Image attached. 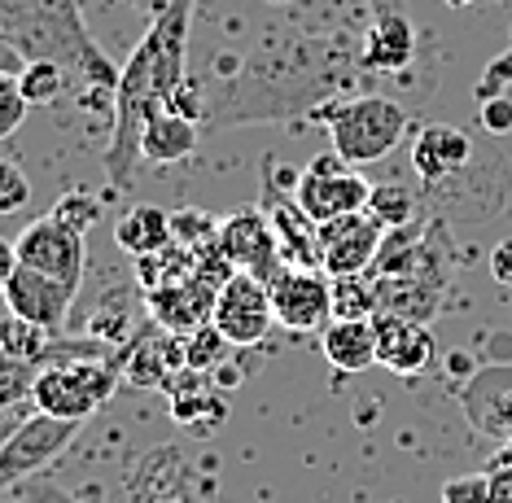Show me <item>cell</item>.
I'll return each instance as SVG.
<instances>
[{"label":"cell","instance_id":"cell-1","mask_svg":"<svg viewBox=\"0 0 512 503\" xmlns=\"http://www.w3.org/2000/svg\"><path fill=\"white\" fill-rule=\"evenodd\" d=\"M364 70V35L333 31L329 40L307 31H272L237 70V84L206 110L202 123H263L311 114L324 101L346 97L351 79Z\"/></svg>","mask_w":512,"mask_h":503},{"label":"cell","instance_id":"cell-2","mask_svg":"<svg viewBox=\"0 0 512 503\" xmlns=\"http://www.w3.org/2000/svg\"><path fill=\"white\" fill-rule=\"evenodd\" d=\"M197 0H167L154 14L141 44L132 49L127 66L119 70L114 88V132L101 154V167L110 175V189L127 193L136 184V158H141L145 119L162 105H176L184 88V62H189V27Z\"/></svg>","mask_w":512,"mask_h":503},{"label":"cell","instance_id":"cell-3","mask_svg":"<svg viewBox=\"0 0 512 503\" xmlns=\"http://www.w3.org/2000/svg\"><path fill=\"white\" fill-rule=\"evenodd\" d=\"M311 119L329 127V149L351 167H368L394 154V145L407 136V110L394 97L381 92H359V97H333L320 110H311Z\"/></svg>","mask_w":512,"mask_h":503},{"label":"cell","instance_id":"cell-4","mask_svg":"<svg viewBox=\"0 0 512 503\" xmlns=\"http://www.w3.org/2000/svg\"><path fill=\"white\" fill-rule=\"evenodd\" d=\"M119 381H123V346L110 350V355H101V359H75V364L40 368L31 403H36V412H44V416L84 425L101 403H110V394L119 390Z\"/></svg>","mask_w":512,"mask_h":503},{"label":"cell","instance_id":"cell-5","mask_svg":"<svg viewBox=\"0 0 512 503\" xmlns=\"http://www.w3.org/2000/svg\"><path fill=\"white\" fill-rule=\"evenodd\" d=\"M298 206L307 210L316 224H329V219H342V215H355V210H368V197H372V184L359 175V167L342 162L329 149V154L311 158L307 167L298 171Z\"/></svg>","mask_w":512,"mask_h":503},{"label":"cell","instance_id":"cell-6","mask_svg":"<svg viewBox=\"0 0 512 503\" xmlns=\"http://www.w3.org/2000/svg\"><path fill=\"white\" fill-rule=\"evenodd\" d=\"M18 263L22 267H36L57 285L75 289L84 285V272H88V241L84 232H75L71 224H62L57 215H40L31 219L27 228L18 232Z\"/></svg>","mask_w":512,"mask_h":503},{"label":"cell","instance_id":"cell-7","mask_svg":"<svg viewBox=\"0 0 512 503\" xmlns=\"http://www.w3.org/2000/svg\"><path fill=\"white\" fill-rule=\"evenodd\" d=\"M79 429L84 425H75V420L31 412L14 434L5 438V447H0V490L18 486L22 477H36V473L49 469L53 460H62V455L75 447Z\"/></svg>","mask_w":512,"mask_h":503},{"label":"cell","instance_id":"cell-8","mask_svg":"<svg viewBox=\"0 0 512 503\" xmlns=\"http://www.w3.org/2000/svg\"><path fill=\"white\" fill-rule=\"evenodd\" d=\"M276 324L289 333H324L333 324V276L324 267H281L267 280Z\"/></svg>","mask_w":512,"mask_h":503},{"label":"cell","instance_id":"cell-9","mask_svg":"<svg viewBox=\"0 0 512 503\" xmlns=\"http://www.w3.org/2000/svg\"><path fill=\"white\" fill-rule=\"evenodd\" d=\"M215 329L228 337L237 350H254L267 342L272 333V294H267V280L250 276V272H232L215 294V311H211Z\"/></svg>","mask_w":512,"mask_h":503},{"label":"cell","instance_id":"cell-10","mask_svg":"<svg viewBox=\"0 0 512 503\" xmlns=\"http://www.w3.org/2000/svg\"><path fill=\"white\" fill-rule=\"evenodd\" d=\"M456 403L473 434L512 442V364H482L456 385Z\"/></svg>","mask_w":512,"mask_h":503},{"label":"cell","instance_id":"cell-11","mask_svg":"<svg viewBox=\"0 0 512 503\" xmlns=\"http://www.w3.org/2000/svg\"><path fill=\"white\" fill-rule=\"evenodd\" d=\"M390 228H381L368 210H355V215L329 219L320 224V267L329 276H359L372 272L377 263V250L386 241Z\"/></svg>","mask_w":512,"mask_h":503},{"label":"cell","instance_id":"cell-12","mask_svg":"<svg viewBox=\"0 0 512 503\" xmlns=\"http://www.w3.org/2000/svg\"><path fill=\"white\" fill-rule=\"evenodd\" d=\"M215 241H219L224 259L237 267V272L272 280L285 267L281 245H276V232H272V224H267L263 210H237V215H228L224 224H219Z\"/></svg>","mask_w":512,"mask_h":503},{"label":"cell","instance_id":"cell-13","mask_svg":"<svg viewBox=\"0 0 512 503\" xmlns=\"http://www.w3.org/2000/svg\"><path fill=\"white\" fill-rule=\"evenodd\" d=\"M5 307L9 315H22V320L40 324L49 333H66V320H71V307H75V289L57 285L36 267H22L9 276L5 285Z\"/></svg>","mask_w":512,"mask_h":503},{"label":"cell","instance_id":"cell-14","mask_svg":"<svg viewBox=\"0 0 512 503\" xmlns=\"http://www.w3.org/2000/svg\"><path fill=\"white\" fill-rule=\"evenodd\" d=\"M184 368V337L162 329L158 320H149L132 342H123V381L145 385V390H162L167 377H176Z\"/></svg>","mask_w":512,"mask_h":503},{"label":"cell","instance_id":"cell-15","mask_svg":"<svg viewBox=\"0 0 512 503\" xmlns=\"http://www.w3.org/2000/svg\"><path fill=\"white\" fill-rule=\"evenodd\" d=\"M473 158V136L456 123H429L412 140V171L416 180H425L429 189L456 180Z\"/></svg>","mask_w":512,"mask_h":503},{"label":"cell","instance_id":"cell-16","mask_svg":"<svg viewBox=\"0 0 512 503\" xmlns=\"http://www.w3.org/2000/svg\"><path fill=\"white\" fill-rule=\"evenodd\" d=\"M215 280H206L202 272L184 276V280H171L162 289H149V320H158L162 329L171 333H193L197 324L211 320L215 311Z\"/></svg>","mask_w":512,"mask_h":503},{"label":"cell","instance_id":"cell-17","mask_svg":"<svg viewBox=\"0 0 512 503\" xmlns=\"http://www.w3.org/2000/svg\"><path fill=\"white\" fill-rule=\"evenodd\" d=\"M372 329H377V364L394 372V377L412 381L434 364V333L429 324H407L394 315H372Z\"/></svg>","mask_w":512,"mask_h":503},{"label":"cell","instance_id":"cell-18","mask_svg":"<svg viewBox=\"0 0 512 503\" xmlns=\"http://www.w3.org/2000/svg\"><path fill=\"white\" fill-rule=\"evenodd\" d=\"M447 302V289L434 280L412 276H377V315H394L407 324H434Z\"/></svg>","mask_w":512,"mask_h":503},{"label":"cell","instance_id":"cell-19","mask_svg":"<svg viewBox=\"0 0 512 503\" xmlns=\"http://www.w3.org/2000/svg\"><path fill=\"white\" fill-rule=\"evenodd\" d=\"M197 149V119L189 114L171 110L162 105L145 119V132H141V158L154 162V167H176Z\"/></svg>","mask_w":512,"mask_h":503},{"label":"cell","instance_id":"cell-20","mask_svg":"<svg viewBox=\"0 0 512 503\" xmlns=\"http://www.w3.org/2000/svg\"><path fill=\"white\" fill-rule=\"evenodd\" d=\"M320 350L337 377H359L377 364V329L372 320H333L320 333Z\"/></svg>","mask_w":512,"mask_h":503},{"label":"cell","instance_id":"cell-21","mask_svg":"<svg viewBox=\"0 0 512 503\" xmlns=\"http://www.w3.org/2000/svg\"><path fill=\"white\" fill-rule=\"evenodd\" d=\"M114 241H119V250H127L132 259L167 250V245L176 241L171 237V215L162 206H132L119 224H114Z\"/></svg>","mask_w":512,"mask_h":503},{"label":"cell","instance_id":"cell-22","mask_svg":"<svg viewBox=\"0 0 512 503\" xmlns=\"http://www.w3.org/2000/svg\"><path fill=\"white\" fill-rule=\"evenodd\" d=\"M57 342H62V333L40 329V324L22 320V315H5V320H0V350H9V355H18V359H31V364H40V368L57 364Z\"/></svg>","mask_w":512,"mask_h":503},{"label":"cell","instance_id":"cell-23","mask_svg":"<svg viewBox=\"0 0 512 503\" xmlns=\"http://www.w3.org/2000/svg\"><path fill=\"white\" fill-rule=\"evenodd\" d=\"M377 315V276H333V320H372Z\"/></svg>","mask_w":512,"mask_h":503},{"label":"cell","instance_id":"cell-24","mask_svg":"<svg viewBox=\"0 0 512 503\" xmlns=\"http://www.w3.org/2000/svg\"><path fill=\"white\" fill-rule=\"evenodd\" d=\"M18 84H22V97H27L31 105H53V101L66 97L71 70H66L62 62H53V57H31V62L22 66Z\"/></svg>","mask_w":512,"mask_h":503},{"label":"cell","instance_id":"cell-25","mask_svg":"<svg viewBox=\"0 0 512 503\" xmlns=\"http://www.w3.org/2000/svg\"><path fill=\"white\" fill-rule=\"evenodd\" d=\"M232 350H237V346H232L228 337L215 329V320H206V324H197L193 333H184V368L206 372V377H211L215 368L228 364Z\"/></svg>","mask_w":512,"mask_h":503},{"label":"cell","instance_id":"cell-26","mask_svg":"<svg viewBox=\"0 0 512 503\" xmlns=\"http://www.w3.org/2000/svg\"><path fill=\"white\" fill-rule=\"evenodd\" d=\"M368 215L377 219L381 228H403L412 219H421V202L407 184H372V197H368Z\"/></svg>","mask_w":512,"mask_h":503},{"label":"cell","instance_id":"cell-27","mask_svg":"<svg viewBox=\"0 0 512 503\" xmlns=\"http://www.w3.org/2000/svg\"><path fill=\"white\" fill-rule=\"evenodd\" d=\"M36 381H40V364L0 350V407H36L31 403Z\"/></svg>","mask_w":512,"mask_h":503},{"label":"cell","instance_id":"cell-28","mask_svg":"<svg viewBox=\"0 0 512 503\" xmlns=\"http://www.w3.org/2000/svg\"><path fill=\"white\" fill-rule=\"evenodd\" d=\"M101 210H106V202H97L92 193H66L62 202L49 210V215H57L62 224H71L75 232H84V237H88V228L101 224Z\"/></svg>","mask_w":512,"mask_h":503},{"label":"cell","instance_id":"cell-29","mask_svg":"<svg viewBox=\"0 0 512 503\" xmlns=\"http://www.w3.org/2000/svg\"><path fill=\"white\" fill-rule=\"evenodd\" d=\"M27 110H31V101L22 97L18 75H0V140H9L27 123Z\"/></svg>","mask_w":512,"mask_h":503},{"label":"cell","instance_id":"cell-30","mask_svg":"<svg viewBox=\"0 0 512 503\" xmlns=\"http://www.w3.org/2000/svg\"><path fill=\"white\" fill-rule=\"evenodd\" d=\"M171 237H176L180 245H215V237H219V224L211 215H202V210H176L171 215Z\"/></svg>","mask_w":512,"mask_h":503},{"label":"cell","instance_id":"cell-31","mask_svg":"<svg viewBox=\"0 0 512 503\" xmlns=\"http://www.w3.org/2000/svg\"><path fill=\"white\" fill-rule=\"evenodd\" d=\"M31 202V180L18 162L0 158V215H18Z\"/></svg>","mask_w":512,"mask_h":503},{"label":"cell","instance_id":"cell-32","mask_svg":"<svg viewBox=\"0 0 512 503\" xmlns=\"http://www.w3.org/2000/svg\"><path fill=\"white\" fill-rule=\"evenodd\" d=\"M442 503H491V473H464L442 482Z\"/></svg>","mask_w":512,"mask_h":503},{"label":"cell","instance_id":"cell-33","mask_svg":"<svg viewBox=\"0 0 512 503\" xmlns=\"http://www.w3.org/2000/svg\"><path fill=\"white\" fill-rule=\"evenodd\" d=\"M482 127L491 136L512 132V97H482Z\"/></svg>","mask_w":512,"mask_h":503},{"label":"cell","instance_id":"cell-34","mask_svg":"<svg viewBox=\"0 0 512 503\" xmlns=\"http://www.w3.org/2000/svg\"><path fill=\"white\" fill-rule=\"evenodd\" d=\"M486 267H491V276L499 280V285L512 289V237L495 241V250H491V259H486Z\"/></svg>","mask_w":512,"mask_h":503},{"label":"cell","instance_id":"cell-35","mask_svg":"<svg viewBox=\"0 0 512 503\" xmlns=\"http://www.w3.org/2000/svg\"><path fill=\"white\" fill-rule=\"evenodd\" d=\"M491 503H512V460H499L491 469Z\"/></svg>","mask_w":512,"mask_h":503},{"label":"cell","instance_id":"cell-36","mask_svg":"<svg viewBox=\"0 0 512 503\" xmlns=\"http://www.w3.org/2000/svg\"><path fill=\"white\" fill-rule=\"evenodd\" d=\"M14 272H18V245L0 237V298H5V285H9Z\"/></svg>","mask_w":512,"mask_h":503},{"label":"cell","instance_id":"cell-37","mask_svg":"<svg viewBox=\"0 0 512 503\" xmlns=\"http://www.w3.org/2000/svg\"><path fill=\"white\" fill-rule=\"evenodd\" d=\"M451 9H469V5H477V0H447Z\"/></svg>","mask_w":512,"mask_h":503},{"label":"cell","instance_id":"cell-38","mask_svg":"<svg viewBox=\"0 0 512 503\" xmlns=\"http://www.w3.org/2000/svg\"><path fill=\"white\" fill-rule=\"evenodd\" d=\"M149 503H180L176 495H158V499H149Z\"/></svg>","mask_w":512,"mask_h":503},{"label":"cell","instance_id":"cell-39","mask_svg":"<svg viewBox=\"0 0 512 503\" xmlns=\"http://www.w3.org/2000/svg\"><path fill=\"white\" fill-rule=\"evenodd\" d=\"M272 5H294V0H272Z\"/></svg>","mask_w":512,"mask_h":503}]
</instances>
